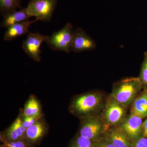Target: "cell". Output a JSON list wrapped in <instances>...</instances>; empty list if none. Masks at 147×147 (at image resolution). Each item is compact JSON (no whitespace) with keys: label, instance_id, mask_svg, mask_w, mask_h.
<instances>
[{"label":"cell","instance_id":"obj_1","mask_svg":"<svg viewBox=\"0 0 147 147\" xmlns=\"http://www.w3.org/2000/svg\"><path fill=\"white\" fill-rule=\"evenodd\" d=\"M108 95L100 91L92 90L76 95L71 98L68 110L79 120L101 115Z\"/></svg>","mask_w":147,"mask_h":147},{"label":"cell","instance_id":"obj_2","mask_svg":"<svg viewBox=\"0 0 147 147\" xmlns=\"http://www.w3.org/2000/svg\"><path fill=\"white\" fill-rule=\"evenodd\" d=\"M142 89L139 77H128L113 84L112 92L109 95L119 103L129 108Z\"/></svg>","mask_w":147,"mask_h":147},{"label":"cell","instance_id":"obj_3","mask_svg":"<svg viewBox=\"0 0 147 147\" xmlns=\"http://www.w3.org/2000/svg\"><path fill=\"white\" fill-rule=\"evenodd\" d=\"M108 127L100 115L80 119L78 134L94 142L104 137Z\"/></svg>","mask_w":147,"mask_h":147},{"label":"cell","instance_id":"obj_4","mask_svg":"<svg viewBox=\"0 0 147 147\" xmlns=\"http://www.w3.org/2000/svg\"><path fill=\"white\" fill-rule=\"evenodd\" d=\"M73 31L71 24L67 23L62 28L47 36L45 42L51 50L70 53Z\"/></svg>","mask_w":147,"mask_h":147},{"label":"cell","instance_id":"obj_5","mask_svg":"<svg viewBox=\"0 0 147 147\" xmlns=\"http://www.w3.org/2000/svg\"><path fill=\"white\" fill-rule=\"evenodd\" d=\"M129 108L116 101L108 95L101 115L107 127L118 126L127 115Z\"/></svg>","mask_w":147,"mask_h":147},{"label":"cell","instance_id":"obj_6","mask_svg":"<svg viewBox=\"0 0 147 147\" xmlns=\"http://www.w3.org/2000/svg\"><path fill=\"white\" fill-rule=\"evenodd\" d=\"M57 4V0H30L26 7L27 12L38 21L50 22Z\"/></svg>","mask_w":147,"mask_h":147},{"label":"cell","instance_id":"obj_7","mask_svg":"<svg viewBox=\"0 0 147 147\" xmlns=\"http://www.w3.org/2000/svg\"><path fill=\"white\" fill-rule=\"evenodd\" d=\"M47 35L40 34L38 32H29L26 39L22 43V48L29 57L35 62L41 59V50L40 47L43 42H45Z\"/></svg>","mask_w":147,"mask_h":147},{"label":"cell","instance_id":"obj_8","mask_svg":"<svg viewBox=\"0 0 147 147\" xmlns=\"http://www.w3.org/2000/svg\"><path fill=\"white\" fill-rule=\"evenodd\" d=\"M49 128L43 115L35 123L27 129L25 139L32 147L36 146L48 134Z\"/></svg>","mask_w":147,"mask_h":147},{"label":"cell","instance_id":"obj_9","mask_svg":"<svg viewBox=\"0 0 147 147\" xmlns=\"http://www.w3.org/2000/svg\"><path fill=\"white\" fill-rule=\"evenodd\" d=\"M143 122L142 118L130 113L118 126L133 142L144 137Z\"/></svg>","mask_w":147,"mask_h":147},{"label":"cell","instance_id":"obj_10","mask_svg":"<svg viewBox=\"0 0 147 147\" xmlns=\"http://www.w3.org/2000/svg\"><path fill=\"white\" fill-rule=\"evenodd\" d=\"M96 47V44L92 38L82 28L74 30L71 44V51L79 53L92 51Z\"/></svg>","mask_w":147,"mask_h":147},{"label":"cell","instance_id":"obj_11","mask_svg":"<svg viewBox=\"0 0 147 147\" xmlns=\"http://www.w3.org/2000/svg\"><path fill=\"white\" fill-rule=\"evenodd\" d=\"M23 109H21L16 119L5 131H1L0 141L3 143L25 139L26 131L22 123Z\"/></svg>","mask_w":147,"mask_h":147},{"label":"cell","instance_id":"obj_12","mask_svg":"<svg viewBox=\"0 0 147 147\" xmlns=\"http://www.w3.org/2000/svg\"><path fill=\"white\" fill-rule=\"evenodd\" d=\"M105 136L115 147H132L133 142L118 126L108 127Z\"/></svg>","mask_w":147,"mask_h":147},{"label":"cell","instance_id":"obj_13","mask_svg":"<svg viewBox=\"0 0 147 147\" xmlns=\"http://www.w3.org/2000/svg\"><path fill=\"white\" fill-rule=\"evenodd\" d=\"M37 21L36 19L32 21L27 20L11 26L6 29L5 32L3 39L5 41H11L26 34L29 32V29L31 25Z\"/></svg>","mask_w":147,"mask_h":147},{"label":"cell","instance_id":"obj_14","mask_svg":"<svg viewBox=\"0 0 147 147\" xmlns=\"http://www.w3.org/2000/svg\"><path fill=\"white\" fill-rule=\"evenodd\" d=\"M130 106L131 114L142 119L147 117V89H143Z\"/></svg>","mask_w":147,"mask_h":147},{"label":"cell","instance_id":"obj_15","mask_svg":"<svg viewBox=\"0 0 147 147\" xmlns=\"http://www.w3.org/2000/svg\"><path fill=\"white\" fill-rule=\"evenodd\" d=\"M31 17L27 12L26 7L22 8L10 12L3 17L1 27L7 29L14 24L29 20Z\"/></svg>","mask_w":147,"mask_h":147},{"label":"cell","instance_id":"obj_16","mask_svg":"<svg viewBox=\"0 0 147 147\" xmlns=\"http://www.w3.org/2000/svg\"><path fill=\"white\" fill-rule=\"evenodd\" d=\"M23 116L26 117L40 116L43 115L39 100L35 95H31L24 105Z\"/></svg>","mask_w":147,"mask_h":147},{"label":"cell","instance_id":"obj_17","mask_svg":"<svg viewBox=\"0 0 147 147\" xmlns=\"http://www.w3.org/2000/svg\"><path fill=\"white\" fill-rule=\"evenodd\" d=\"M21 0H0V13L3 17L6 14L22 8Z\"/></svg>","mask_w":147,"mask_h":147},{"label":"cell","instance_id":"obj_18","mask_svg":"<svg viewBox=\"0 0 147 147\" xmlns=\"http://www.w3.org/2000/svg\"><path fill=\"white\" fill-rule=\"evenodd\" d=\"M68 147H94V142L77 133L70 141Z\"/></svg>","mask_w":147,"mask_h":147},{"label":"cell","instance_id":"obj_19","mask_svg":"<svg viewBox=\"0 0 147 147\" xmlns=\"http://www.w3.org/2000/svg\"><path fill=\"white\" fill-rule=\"evenodd\" d=\"M144 55L139 78L142 83L143 89H147V52H145Z\"/></svg>","mask_w":147,"mask_h":147},{"label":"cell","instance_id":"obj_20","mask_svg":"<svg viewBox=\"0 0 147 147\" xmlns=\"http://www.w3.org/2000/svg\"><path fill=\"white\" fill-rule=\"evenodd\" d=\"M44 115L40 116H33V117H26L23 116L22 117V123L24 127L26 129L31 126L39 120L40 118Z\"/></svg>","mask_w":147,"mask_h":147},{"label":"cell","instance_id":"obj_21","mask_svg":"<svg viewBox=\"0 0 147 147\" xmlns=\"http://www.w3.org/2000/svg\"><path fill=\"white\" fill-rule=\"evenodd\" d=\"M3 144L6 147H32L25 139L6 142Z\"/></svg>","mask_w":147,"mask_h":147},{"label":"cell","instance_id":"obj_22","mask_svg":"<svg viewBox=\"0 0 147 147\" xmlns=\"http://www.w3.org/2000/svg\"><path fill=\"white\" fill-rule=\"evenodd\" d=\"M94 147H115L105 135L99 140L94 142Z\"/></svg>","mask_w":147,"mask_h":147},{"label":"cell","instance_id":"obj_23","mask_svg":"<svg viewBox=\"0 0 147 147\" xmlns=\"http://www.w3.org/2000/svg\"><path fill=\"white\" fill-rule=\"evenodd\" d=\"M132 147H147V137H142L132 143Z\"/></svg>","mask_w":147,"mask_h":147},{"label":"cell","instance_id":"obj_24","mask_svg":"<svg viewBox=\"0 0 147 147\" xmlns=\"http://www.w3.org/2000/svg\"><path fill=\"white\" fill-rule=\"evenodd\" d=\"M143 131L144 137H147V118L143 122Z\"/></svg>","mask_w":147,"mask_h":147},{"label":"cell","instance_id":"obj_25","mask_svg":"<svg viewBox=\"0 0 147 147\" xmlns=\"http://www.w3.org/2000/svg\"><path fill=\"white\" fill-rule=\"evenodd\" d=\"M0 147H5V146L3 144H2L1 145V146H0Z\"/></svg>","mask_w":147,"mask_h":147}]
</instances>
